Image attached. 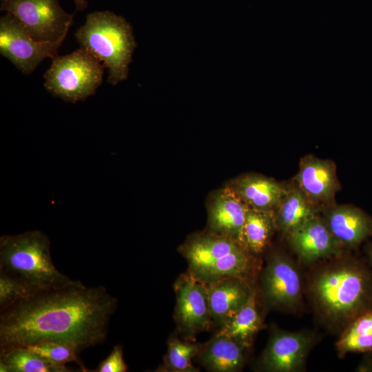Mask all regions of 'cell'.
Wrapping results in <instances>:
<instances>
[{
    "mask_svg": "<svg viewBox=\"0 0 372 372\" xmlns=\"http://www.w3.org/2000/svg\"><path fill=\"white\" fill-rule=\"evenodd\" d=\"M117 300L81 281L36 292L0 311V351L57 342L83 350L102 344Z\"/></svg>",
    "mask_w": 372,
    "mask_h": 372,
    "instance_id": "cell-1",
    "label": "cell"
},
{
    "mask_svg": "<svg viewBox=\"0 0 372 372\" xmlns=\"http://www.w3.org/2000/svg\"><path fill=\"white\" fill-rule=\"evenodd\" d=\"M349 251L311 265L304 292L318 321L340 333L358 316L372 311V269Z\"/></svg>",
    "mask_w": 372,
    "mask_h": 372,
    "instance_id": "cell-2",
    "label": "cell"
},
{
    "mask_svg": "<svg viewBox=\"0 0 372 372\" xmlns=\"http://www.w3.org/2000/svg\"><path fill=\"white\" fill-rule=\"evenodd\" d=\"M74 36L81 47L108 70L109 83L116 85L127 79L136 43L125 18L107 10L89 13Z\"/></svg>",
    "mask_w": 372,
    "mask_h": 372,
    "instance_id": "cell-3",
    "label": "cell"
},
{
    "mask_svg": "<svg viewBox=\"0 0 372 372\" xmlns=\"http://www.w3.org/2000/svg\"><path fill=\"white\" fill-rule=\"evenodd\" d=\"M0 271L19 278L37 291L77 282L55 267L50 255V241L38 230L1 236Z\"/></svg>",
    "mask_w": 372,
    "mask_h": 372,
    "instance_id": "cell-4",
    "label": "cell"
},
{
    "mask_svg": "<svg viewBox=\"0 0 372 372\" xmlns=\"http://www.w3.org/2000/svg\"><path fill=\"white\" fill-rule=\"evenodd\" d=\"M105 68L99 59L81 47L52 59L43 75L44 87L53 96L66 101H83L101 85Z\"/></svg>",
    "mask_w": 372,
    "mask_h": 372,
    "instance_id": "cell-5",
    "label": "cell"
},
{
    "mask_svg": "<svg viewBox=\"0 0 372 372\" xmlns=\"http://www.w3.org/2000/svg\"><path fill=\"white\" fill-rule=\"evenodd\" d=\"M1 11L12 14L37 41L65 40L73 21L59 0H1Z\"/></svg>",
    "mask_w": 372,
    "mask_h": 372,
    "instance_id": "cell-6",
    "label": "cell"
},
{
    "mask_svg": "<svg viewBox=\"0 0 372 372\" xmlns=\"http://www.w3.org/2000/svg\"><path fill=\"white\" fill-rule=\"evenodd\" d=\"M304 283L297 263L288 255L273 252L261 276V291L267 304L285 312H296L303 303Z\"/></svg>",
    "mask_w": 372,
    "mask_h": 372,
    "instance_id": "cell-7",
    "label": "cell"
},
{
    "mask_svg": "<svg viewBox=\"0 0 372 372\" xmlns=\"http://www.w3.org/2000/svg\"><path fill=\"white\" fill-rule=\"evenodd\" d=\"M63 41H37L10 13L0 19V54L23 74L32 73L45 59L55 58Z\"/></svg>",
    "mask_w": 372,
    "mask_h": 372,
    "instance_id": "cell-8",
    "label": "cell"
},
{
    "mask_svg": "<svg viewBox=\"0 0 372 372\" xmlns=\"http://www.w3.org/2000/svg\"><path fill=\"white\" fill-rule=\"evenodd\" d=\"M318 340V335L312 331H289L273 326L259 366L269 372L302 371Z\"/></svg>",
    "mask_w": 372,
    "mask_h": 372,
    "instance_id": "cell-9",
    "label": "cell"
},
{
    "mask_svg": "<svg viewBox=\"0 0 372 372\" xmlns=\"http://www.w3.org/2000/svg\"><path fill=\"white\" fill-rule=\"evenodd\" d=\"M176 296L174 318L180 331L193 335L208 330L211 324L206 285L190 273L174 285Z\"/></svg>",
    "mask_w": 372,
    "mask_h": 372,
    "instance_id": "cell-10",
    "label": "cell"
},
{
    "mask_svg": "<svg viewBox=\"0 0 372 372\" xmlns=\"http://www.w3.org/2000/svg\"><path fill=\"white\" fill-rule=\"evenodd\" d=\"M286 236L299 260L307 265L347 251L318 214Z\"/></svg>",
    "mask_w": 372,
    "mask_h": 372,
    "instance_id": "cell-11",
    "label": "cell"
},
{
    "mask_svg": "<svg viewBox=\"0 0 372 372\" xmlns=\"http://www.w3.org/2000/svg\"><path fill=\"white\" fill-rule=\"evenodd\" d=\"M322 218L347 251L357 249L372 236V217L352 205L330 206Z\"/></svg>",
    "mask_w": 372,
    "mask_h": 372,
    "instance_id": "cell-12",
    "label": "cell"
},
{
    "mask_svg": "<svg viewBox=\"0 0 372 372\" xmlns=\"http://www.w3.org/2000/svg\"><path fill=\"white\" fill-rule=\"evenodd\" d=\"M295 181L313 203L331 201L339 189L333 162L313 155L301 158Z\"/></svg>",
    "mask_w": 372,
    "mask_h": 372,
    "instance_id": "cell-13",
    "label": "cell"
},
{
    "mask_svg": "<svg viewBox=\"0 0 372 372\" xmlns=\"http://www.w3.org/2000/svg\"><path fill=\"white\" fill-rule=\"evenodd\" d=\"M205 285L212 320L220 327L246 303L254 288L249 278L238 276Z\"/></svg>",
    "mask_w": 372,
    "mask_h": 372,
    "instance_id": "cell-14",
    "label": "cell"
},
{
    "mask_svg": "<svg viewBox=\"0 0 372 372\" xmlns=\"http://www.w3.org/2000/svg\"><path fill=\"white\" fill-rule=\"evenodd\" d=\"M248 209L229 187L219 191L209 207V229L211 234L238 241Z\"/></svg>",
    "mask_w": 372,
    "mask_h": 372,
    "instance_id": "cell-15",
    "label": "cell"
},
{
    "mask_svg": "<svg viewBox=\"0 0 372 372\" xmlns=\"http://www.w3.org/2000/svg\"><path fill=\"white\" fill-rule=\"evenodd\" d=\"M229 187L248 207L266 211L276 209L285 192V187L276 180L257 174L241 176Z\"/></svg>",
    "mask_w": 372,
    "mask_h": 372,
    "instance_id": "cell-16",
    "label": "cell"
},
{
    "mask_svg": "<svg viewBox=\"0 0 372 372\" xmlns=\"http://www.w3.org/2000/svg\"><path fill=\"white\" fill-rule=\"evenodd\" d=\"M243 247L235 239L214 234L196 236L182 248L189 273L194 274L218 259Z\"/></svg>",
    "mask_w": 372,
    "mask_h": 372,
    "instance_id": "cell-17",
    "label": "cell"
},
{
    "mask_svg": "<svg viewBox=\"0 0 372 372\" xmlns=\"http://www.w3.org/2000/svg\"><path fill=\"white\" fill-rule=\"evenodd\" d=\"M248 348L224 335L216 334L199 354L200 364L214 372H236L245 364Z\"/></svg>",
    "mask_w": 372,
    "mask_h": 372,
    "instance_id": "cell-18",
    "label": "cell"
},
{
    "mask_svg": "<svg viewBox=\"0 0 372 372\" xmlns=\"http://www.w3.org/2000/svg\"><path fill=\"white\" fill-rule=\"evenodd\" d=\"M317 214L315 204L292 183L285 187L283 196L273 211L276 229L287 236Z\"/></svg>",
    "mask_w": 372,
    "mask_h": 372,
    "instance_id": "cell-19",
    "label": "cell"
},
{
    "mask_svg": "<svg viewBox=\"0 0 372 372\" xmlns=\"http://www.w3.org/2000/svg\"><path fill=\"white\" fill-rule=\"evenodd\" d=\"M257 291L254 287L246 303L226 321L217 334L227 336L242 346H252L256 334L263 328L256 303Z\"/></svg>",
    "mask_w": 372,
    "mask_h": 372,
    "instance_id": "cell-20",
    "label": "cell"
},
{
    "mask_svg": "<svg viewBox=\"0 0 372 372\" xmlns=\"http://www.w3.org/2000/svg\"><path fill=\"white\" fill-rule=\"evenodd\" d=\"M275 229L273 211L249 207L238 242L252 255L260 254L267 247Z\"/></svg>",
    "mask_w": 372,
    "mask_h": 372,
    "instance_id": "cell-21",
    "label": "cell"
},
{
    "mask_svg": "<svg viewBox=\"0 0 372 372\" xmlns=\"http://www.w3.org/2000/svg\"><path fill=\"white\" fill-rule=\"evenodd\" d=\"M254 267L252 254L244 247H241L218 259L201 271L191 274L205 283L228 277L249 278Z\"/></svg>",
    "mask_w": 372,
    "mask_h": 372,
    "instance_id": "cell-22",
    "label": "cell"
},
{
    "mask_svg": "<svg viewBox=\"0 0 372 372\" xmlns=\"http://www.w3.org/2000/svg\"><path fill=\"white\" fill-rule=\"evenodd\" d=\"M335 349L340 358L349 353L372 351V311L358 316L340 333Z\"/></svg>",
    "mask_w": 372,
    "mask_h": 372,
    "instance_id": "cell-23",
    "label": "cell"
},
{
    "mask_svg": "<svg viewBox=\"0 0 372 372\" xmlns=\"http://www.w3.org/2000/svg\"><path fill=\"white\" fill-rule=\"evenodd\" d=\"M0 359L9 372H70L65 366L54 364L28 347H15L0 351Z\"/></svg>",
    "mask_w": 372,
    "mask_h": 372,
    "instance_id": "cell-24",
    "label": "cell"
},
{
    "mask_svg": "<svg viewBox=\"0 0 372 372\" xmlns=\"http://www.w3.org/2000/svg\"><path fill=\"white\" fill-rule=\"evenodd\" d=\"M202 347L198 344L183 342L176 338L168 341L164 364L159 371L172 372L198 371L192 364V358L200 351Z\"/></svg>",
    "mask_w": 372,
    "mask_h": 372,
    "instance_id": "cell-25",
    "label": "cell"
},
{
    "mask_svg": "<svg viewBox=\"0 0 372 372\" xmlns=\"http://www.w3.org/2000/svg\"><path fill=\"white\" fill-rule=\"evenodd\" d=\"M50 362L65 366L68 362H77L83 371H87L78 355L81 353L74 346L63 342H48L28 347Z\"/></svg>",
    "mask_w": 372,
    "mask_h": 372,
    "instance_id": "cell-26",
    "label": "cell"
},
{
    "mask_svg": "<svg viewBox=\"0 0 372 372\" xmlns=\"http://www.w3.org/2000/svg\"><path fill=\"white\" fill-rule=\"evenodd\" d=\"M36 292L38 291L19 278L0 271V311Z\"/></svg>",
    "mask_w": 372,
    "mask_h": 372,
    "instance_id": "cell-27",
    "label": "cell"
},
{
    "mask_svg": "<svg viewBox=\"0 0 372 372\" xmlns=\"http://www.w3.org/2000/svg\"><path fill=\"white\" fill-rule=\"evenodd\" d=\"M127 366L123 358L121 345H116L109 355L101 361L94 372H125Z\"/></svg>",
    "mask_w": 372,
    "mask_h": 372,
    "instance_id": "cell-28",
    "label": "cell"
},
{
    "mask_svg": "<svg viewBox=\"0 0 372 372\" xmlns=\"http://www.w3.org/2000/svg\"><path fill=\"white\" fill-rule=\"evenodd\" d=\"M365 354L366 355L357 369L358 371H372V351Z\"/></svg>",
    "mask_w": 372,
    "mask_h": 372,
    "instance_id": "cell-29",
    "label": "cell"
},
{
    "mask_svg": "<svg viewBox=\"0 0 372 372\" xmlns=\"http://www.w3.org/2000/svg\"><path fill=\"white\" fill-rule=\"evenodd\" d=\"M365 254L367 258V262L372 267V241L369 242L365 247Z\"/></svg>",
    "mask_w": 372,
    "mask_h": 372,
    "instance_id": "cell-30",
    "label": "cell"
},
{
    "mask_svg": "<svg viewBox=\"0 0 372 372\" xmlns=\"http://www.w3.org/2000/svg\"><path fill=\"white\" fill-rule=\"evenodd\" d=\"M76 10L82 11L87 7V0H73Z\"/></svg>",
    "mask_w": 372,
    "mask_h": 372,
    "instance_id": "cell-31",
    "label": "cell"
},
{
    "mask_svg": "<svg viewBox=\"0 0 372 372\" xmlns=\"http://www.w3.org/2000/svg\"><path fill=\"white\" fill-rule=\"evenodd\" d=\"M0 371L1 372H9L7 364L0 359Z\"/></svg>",
    "mask_w": 372,
    "mask_h": 372,
    "instance_id": "cell-32",
    "label": "cell"
}]
</instances>
